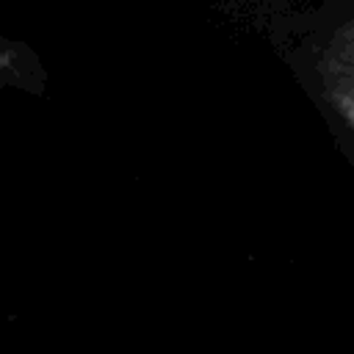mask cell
Returning a JSON list of instances; mask_svg holds the SVG:
<instances>
[{"mask_svg":"<svg viewBox=\"0 0 354 354\" xmlns=\"http://www.w3.org/2000/svg\"><path fill=\"white\" fill-rule=\"evenodd\" d=\"M0 55H3V58H17V61H33L30 55H22V47H19L17 41L6 39L3 33H0Z\"/></svg>","mask_w":354,"mask_h":354,"instance_id":"cell-2","label":"cell"},{"mask_svg":"<svg viewBox=\"0 0 354 354\" xmlns=\"http://www.w3.org/2000/svg\"><path fill=\"white\" fill-rule=\"evenodd\" d=\"M313 69L324 102L354 130V17L329 33Z\"/></svg>","mask_w":354,"mask_h":354,"instance_id":"cell-1","label":"cell"}]
</instances>
